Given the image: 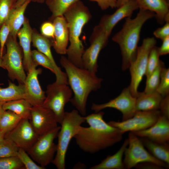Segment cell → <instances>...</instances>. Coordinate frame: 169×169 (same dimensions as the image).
Returning a JSON list of instances; mask_svg holds the SVG:
<instances>
[{
	"instance_id": "9c48e42d",
	"label": "cell",
	"mask_w": 169,
	"mask_h": 169,
	"mask_svg": "<svg viewBox=\"0 0 169 169\" xmlns=\"http://www.w3.org/2000/svg\"><path fill=\"white\" fill-rule=\"evenodd\" d=\"M60 126H57L48 132L39 136L34 145L26 151L35 161L45 169L52 163L57 149L54 142L57 137Z\"/></svg>"
},
{
	"instance_id": "9a60e30c",
	"label": "cell",
	"mask_w": 169,
	"mask_h": 169,
	"mask_svg": "<svg viewBox=\"0 0 169 169\" xmlns=\"http://www.w3.org/2000/svg\"><path fill=\"white\" fill-rule=\"evenodd\" d=\"M37 66L33 62L24 83V99L32 106L42 105L46 98L45 92L42 89L38 79V76L42 70L40 68L37 69Z\"/></svg>"
},
{
	"instance_id": "6da1fadb",
	"label": "cell",
	"mask_w": 169,
	"mask_h": 169,
	"mask_svg": "<svg viewBox=\"0 0 169 169\" xmlns=\"http://www.w3.org/2000/svg\"><path fill=\"white\" fill-rule=\"evenodd\" d=\"M104 113L95 112L84 117L88 127H80L74 138L79 148L86 152L94 153L120 142L124 133L106 123Z\"/></svg>"
},
{
	"instance_id": "ab89813d",
	"label": "cell",
	"mask_w": 169,
	"mask_h": 169,
	"mask_svg": "<svg viewBox=\"0 0 169 169\" xmlns=\"http://www.w3.org/2000/svg\"><path fill=\"white\" fill-rule=\"evenodd\" d=\"M40 31L41 34L48 38L54 39V28L52 23L46 22L43 23L41 26Z\"/></svg>"
},
{
	"instance_id": "7402d4cb",
	"label": "cell",
	"mask_w": 169,
	"mask_h": 169,
	"mask_svg": "<svg viewBox=\"0 0 169 169\" xmlns=\"http://www.w3.org/2000/svg\"><path fill=\"white\" fill-rule=\"evenodd\" d=\"M139 8L154 12L160 24L169 21V2L166 0H136Z\"/></svg>"
},
{
	"instance_id": "d6a6232c",
	"label": "cell",
	"mask_w": 169,
	"mask_h": 169,
	"mask_svg": "<svg viewBox=\"0 0 169 169\" xmlns=\"http://www.w3.org/2000/svg\"><path fill=\"white\" fill-rule=\"evenodd\" d=\"M160 55L158 47L156 46L151 49L148 58L145 75L148 77L157 68L161 61L159 59Z\"/></svg>"
},
{
	"instance_id": "d4e9b609",
	"label": "cell",
	"mask_w": 169,
	"mask_h": 169,
	"mask_svg": "<svg viewBox=\"0 0 169 169\" xmlns=\"http://www.w3.org/2000/svg\"><path fill=\"white\" fill-rule=\"evenodd\" d=\"M31 0H27L23 4L16 8H13L10 12L7 19L10 28L9 35L17 38V33L24 23L25 10Z\"/></svg>"
},
{
	"instance_id": "5bb4252c",
	"label": "cell",
	"mask_w": 169,
	"mask_h": 169,
	"mask_svg": "<svg viewBox=\"0 0 169 169\" xmlns=\"http://www.w3.org/2000/svg\"><path fill=\"white\" fill-rule=\"evenodd\" d=\"M39 137L29 120L24 119H22L12 130L6 133L4 138L12 141L19 148L26 151L34 145Z\"/></svg>"
},
{
	"instance_id": "5b68a950",
	"label": "cell",
	"mask_w": 169,
	"mask_h": 169,
	"mask_svg": "<svg viewBox=\"0 0 169 169\" xmlns=\"http://www.w3.org/2000/svg\"><path fill=\"white\" fill-rule=\"evenodd\" d=\"M86 122L77 110L65 112L57 136L56 155L52 162L58 169L65 168V157L70 141L76 134L81 125Z\"/></svg>"
},
{
	"instance_id": "c3c4849f",
	"label": "cell",
	"mask_w": 169,
	"mask_h": 169,
	"mask_svg": "<svg viewBox=\"0 0 169 169\" xmlns=\"http://www.w3.org/2000/svg\"><path fill=\"white\" fill-rule=\"evenodd\" d=\"M5 133L0 131V141L4 138Z\"/></svg>"
},
{
	"instance_id": "4316f807",
	"label": "cell",
	"mask_w": 169,
	"mask_h": 169,
	"mask_svg": "<svg viewBox=\"0 0 169 169\" xmlns=\"http://www.w3.org/2000/svg\"><path fill=\"white\" fill-rule=\"evenodd\" d=\"M8 82L7 87L3 88L0 86V107L8 101L24 99V84L17 85L10 80H8Z\"/></svg>"
},
{
	"instance_id": "ee69618b",
	"label": "cell",
	"mask_w": 169,
	"mask_h": 169,
	"mask_svg": "<svg viewBox=\"0 0 169 169\" xmlns=\"http://www.w3.org/2000/svg\"><path fill=\"white\" fill-rule=\"evenodd\" d=\"M140 169H162L164 167L151 162H144L137 164L135 166Z\"/></svg>"
},
{
	"instance_id": "3957f363",
	"label": "cell",
	"mask_w": 169,
	"mask_h": 169,
	"mask_svg": "<svg viewBox=\"0 0 169 169\" xmlns=\"http://www.w3.org/2000/svg\"><path fill=\"white\" fill-rule=\"evenodd\" d=\"M151 11L139 9L136 16L126 18L120 31L112 38V40L120 48L122 57V69H129L136 57L141 28L148 20L155 17Z\"/></svg>"
},
{
	"instance_id": "60d3db41",
	"label": "cell",
	"mask_w": 169,
	"mask_h": 169,
	"mask_svg": "<svg viewBox=\"0 0 169 169\" xmlns=\"http://www.w3.org/2000/svg\"><path fill=\"white\" fill-rule=\"evenodd\" d=\"M153 34L156 38L162 41L169 36V22H166L162 27L156 29L154 32Z\"/></svg>"
},
{
	"instance_id": "7dc6e473",
	"label": "cell",
	"mask_w": 169,
	"mask_h": 169,
	"mask_svg": "<svg viewBox=\"0 0 169 169\" xmlns=\"http://www.w3.org/2000/svg\"><path fill=\"white\" fill-rule=\"evenodd\" d=\"M131 0H117L116 8H117Z\"/></svg>"
},
{
	"instance_id": "b9f144b4",
	"label": "cell",
	"mask_w": 169,
	"mask_h": 169,
	"mask_svg": "<svg viewBox=\"0 0 169 169\" xmlns=\"http://www.w3.org/2000/svg\"><path fill=\"white\" fill-rule=\"evenodd\" d=\"M89 0L97 3L99 7L102 10H105L109 8H116L117 0Z\"/></svg>"
},
{
	"instance_id": "ba28073f",
	"label": "cell",
	"mask_w": 169,
	"mask_h": 169,
	"mask_svg": "<svg viewBox=\"0 0 169 169\" xmlns=\"http://www.w3.org/2000/svg\"><path fill=\"white\" fill-rule=\"evenodd\" d=\"M68 85L56 82L48 84L45 92L46 96L42 105L53 112L58 123L60 124L65 112V105L72 97V90Z\"/></svg>"
},
{
	"instance_id": "f1b7e54d",
	"label": "cell",
	"mask_w": 169,
	"mask_h": 169,
	"mask_svg": "<svg viewBox=\"0 0 169 169\" xmlns=\"http://www.w3.org/2000/svg\"><path fill=\"white\" fill-rule=\"evenodd\" d=\"M79 0H45L44 2L52 13L53 19L63 15L66 10Z\"/></svg>"
},
{
	"instance_id": "ac0fdd59",
	"label": "cell",
	"mask_w": 169,
	"mask_h": 169,
	"mask_svg": "<svg viewBox=\"0 0 169 169\" xmlns=\"http://www.w3.org/2000/svg\"><path fill=\"white\" fill-rule=\"evenodd\" d=\"M32 42L33 45L37 50L45 55L53 64L56 77L55 82L59 83L68 84L67 78L65 73L62 71L56 64L53 56L51 47L53 41L39 33L36 30L33 29Z\"/></svg>"
},
{
	"instance_id": "1f68e13d",
	"label": "cell",
	"mask_w": 169,
	"mask_h": 169,
	"mask_svg": "<svg viewBox=\"0 0 169 169\" xmlns=\"http://www.w3.org/2000/svg\"><path fill=\"white\" fill-rule=\"evenodd\" d=\"M18 149L13 141L4 138L0 141V158L17 156Z\"/></svg>"
},
{
	"instance_id": "4dcf8cb0",
	"label": "cell",
	"mask_w": 169,
	"mask_h": 169,
	"mask_svg": "<svg viewBox=\"0 0 169 169\" xmlns=\"http://www.w3.org/2000/svg\"><path fill=\"white\" fill-rule=\"evenodd\" d=\"M164 66L161 61L157 68L146 78V85L144 91L146 93H151L156 91L159 84L161 71Z\"/></svg>"
},
{
	"instance_id": "f546056e",
	"label": "cell",
	"mask_w": 169,
	"mask_h": 169,
	"mask_svg": "<svg viewBox=\"0 0 169 169\" xmlns=\"http://www.w3.org/2000/svg\"><path fill=\"white\" fill-rule=\"evenodd\" d=\"M9 110H5L0 118V131L5 133L13 129L22 119Z\"/></svg>"
},
{
	"instance_id": "83f0119b",
	"label": "cell",
	"mask_w": 169,
	"mask_h": 169,
	"mask_svg": "<svg viewBox=\"0 0 169 169\" xmlns=\"http://www.w3.org/2000/svg\"><path fill=\"white\" fill-rule=\"evenodd\" d=\"M32 107L30 103L23 98L8 101L2 106L4 110L11 111L22 119L29 120L31 118Z\"/></svg>"
},
{
	"instance_id": "11a10c76",
	"label": "cell",
	"mask_w": 169,
	"mask_h": 169,
	"mask_svg": "<svg viewBox=\"0 0 169 169\" xmlns=\"http://www.w3.org/2000/svg\"><path fill=\"white\" fill-rule=\"evenodd\" d=\"M167 2H169V0H166Z\"/></svg>"
},
{
	"instance_id": "8d00e7d4",
	"label": "cell",
	"mask_w": 169,
	"mask_h": 169,
	"mask_svg": "<svg viewBox=\"0 0 169 169\" xmlns=\"http://www.w3.org/2000/svg\"><path fill=\"white\" fill-rule=\"evenodd\" d=\"M17 156L24 165L26 169H44V168L36 164L27 151L19 148Z\"/></svg>"
},
{
	"instance_id": "f907efd6",
	"label": "cell",
	"mask_w": 169,
	"mask_h": 169,
	"mask_svg": "<svg viewBox=\"0 0 169 169\" xmlns=\"http://www.w3.org/2000/svg\"><path fill=\"white\" fill-rule=\"evenodd\" d=\"M4 110H5L2 107H0V118Z\"/></svg>"
},
{
	"instance_id": "7c38bea8",
	"label": "cell",
	"mask_w": 169,
	"mask_h": 169,
	"mask_svg": "<svg viewBox=\"0 0 169 169\" xmlns=\"http://www.w3.org/2000/svg\"><path fill=\"white\" fill-rule=\"evenodd\" d=\"M161 115L159 110L151 111H136L131 118L121 122L110 121L108 123L117 128L124 133L130 131H139L148 128L155 124Z\"/></svg>"
},
{
	"instance_id": "e0dca14e",
	"label": "cell",
	"mask_w": 169,
	"mask_h": 169,
	"mask_svg": "<svg viewBox=\"0 0 169 169\" xmlns=\"http://www.w3.org/2000/svg\"><path fill=\"white\" fill-rule=\"evenodd\" d=\"M138 8L136 0H131L117 8L112 14L103 16L99 25L109 37L114 28L119 22L125 18L131 17L134 11Z\"/></svg>"
},
{
	"instance_id": "ffe728a7",
	"label": "cell",
	"mask_w": 169,
	"mask_h": 169,
	"mask_svg": "<svg viewBox=\"0 0 169 169\" xmlns=\"http://www.w3.org/2000/svg\"><path fill=\"white\" fill-rule=\"evenodd\" d=\"M53 19L54 28V38L52 46L58 54H66L69 41V33L67 23L64 15L57 16Z\"/></svg>"
},
{
	"instance_id": "9f6ffc18",
	"label": "cell",
	"mask_w": 169,
	"mask_h": 169,
	"mask_svg": "<svg viewBox=\"0 0 169 169\" xmlns=\"http://www.w3.org/2000/svg\"><path fill=\"white\" fill-rule=\"evenodd\" d=\"M0 48H1V47H0Z\"/></svg>"
},
{
	"instance_id": "603a6c76",
	"label": "cell",
	"mask_w": 169,
	"mask_h": 169,
	"mask_svg": "<svg viewBox=\"0 0 169 169\" xmlns=\"http://www.w3.org/2000/svg\"><path fill=\"white\" fill-rule=\"evenodd\" d=\"M163 97L157 92L146 93L139 92L136 97V111H147L159 110Z\"/></svg>"
},
{
	"instance_id": "836d02e7",
	"label": "cell",
	"mask_w": 169,
	"mask_h": 169,
	"mask_svg": "<svg viewBox=\"0 0 169 169\" xmlns=\"http://www.w3.org/2000/svg\"><path fill=\"white\" fill-rule=\"evenodd\" d=\"M31 56L33 62L37 66H42L55 74V70L51 61L44 54L38 50H33L31 51Z\"/></svg>"
},
{
	"instance_id": "f5cc1de1",
	"label": "cell",
	"mask_w": 169,
	"mask_h": 169,
	"mask_svg": "<svg viewBox=\"0 0 169 169\" xmlns=\"http://www.w3.org/2000/svg\"><path fill=\"white\" fill-rule=\"evenodd\" d=\"M13 2H14V3H15L16 2V0H13Z\"/></svg>"
},
{
	"instance_id": "db71d44e",
	"label": "cell",
	"mask_w": 169,
	"mask_h": 169,
	"mask_svg": "<svg viewBox=\"0 0 169 169\" xmlns=\"http://www.w3.org/2000/svg\"><path fill=\"white\" fill-rule=\"evenodd\" d=\"M3 84L0 83V85H3Z\"/></svg>"
},
{
	"instance_id": "f35d334b",
	"label": "cell",
	"mask_w": 169,
	"mask_h": 169,
	"mask_svg": "<svg viewBox=\"0 0 169 169\" xmlns=\"http://www.w3.org/2000/svg\"><path fill=\"white\" fill-rule=\"evenodd\" d=\"M10 32V28L8 21L7 20L0 28V52L2 56L4 54L5 45Z\"/></svg>"
},
{
	"instance_id": "52a82bcc",
	"label": "cell",
	"mask_w": 169,
	"mask_h": 169,
	"mask_svg": "<svg viewBox=\"0 0 169 169\" xmlns=\"http://www.w3.org/2000/svg\"><path fill=\"white\" fill-rule=\"evenodd\" d=\"M156 43L154 37L144 38L141 45L138 46L135 58L129 68L131 76L129 87L131 94L135 97L139 92V85L146 74L149 53Z\"/></svg>"
},
{
	"instance_id": "7a4b0ae2",
	"label": "cell",
	"mask_w": 169,
	"mask_h": 169,
	"mask_svg": "<svg viewBox=\"0 0 169 169\" xmlns=\"http://www.w3.org/2000/svg\"><path fill=\"white\" fill-rule=\"evenodd\" d=\"M60 63L65 70L68 84L74 94L69 102L81 115H84L88 96L100 88L103 79L85 69L76 66L64 56H61Z\"/></svg>"
},
{
	"instance_id": "30bf717a",
	"label": "cell",
	"mask_w": 169,
	"mask_h": 169,
	"mask_svg": "<svg viewBox=\"0 0 169 169\" xmlns=\"http://www.w3.org/2000/svg\"><path fill=\"white\" fill-rule=\"evenodd\" d=\"M128 147L125 151L123 162L125 169H130L137 164L144 162L154 163L164 168L169 165L157 159L145 149L139 137L132 132L128 135Z\"/></svg>"
},
{
	"instance_id": "681fc988",
	"label": "cell",
	"mask_w": 169,
	"mask_h": 169,
	"mask_svg": "<svg viewBox=\"0 0 169 169\" xmlns=\"http://www.w3.org/2000/svg\"><path fill=\"white\" fill-rule=\"evenodd\" d=\"M0 67L3 68V66L2 64V56L1 54L0 50Z\"/></svg>"
},
{
	"instance_id": "8992f818",
	"label": "cell",
	"mask_w": 169,
	"mask_h": 169,
	"mask_svg": "<svg viewBox=\"0 0 169 169\" xmlns=\"http://www.w3.org/2000/svg\"><path fill=\"white\" fill-rule=\"evenodd\" d=\"M6 52L2 56L3 69L8 72L12 81L16 80L18 84H24L26 75L23 63V54L17 40L10 35L5 45Z\"/></svg>"
},
{
	"instance_id": "74e56055",
	"label": "cell",
	"mask_w": 169,
	"mask_h": 169,
	"mask_svg": "<svg viewBox=\"0 0 169 169\" xmlns=\"http://www.w3.org/2000/svg\"><path fill=\"white\" fill-rule=\"evenodd\" d=\"M14 3L13 0H0V28L7 19Z\"/></svg>"
},
{
	"instance_id": "4fadbf2b",
	"label": "cell",
	"mask_w": 169,
	"mask_h": 169,
	"mask_svg": "<svg viewBox=\"0 0 169 169\" xmlns=\"http://www.w3.org/2000/svg\"><path fill=\"white\" fill-rule=\"evenodd\" d=\"M136 97L131 94L129 86L124 88L117 97L102 104L92 103L91 109L98 112L106 108H112L120 111L122 114V121L131 118L136 111Z\"/></svg>"
},
{
	"instance_id": "484cf974",
	"label": "cell",
	"mask_w": 169,
	"mask_h": 169,
	"mask_svg": "<svg viewBox=\"0 0 169 169\" xmlns=\"http://www.w3.org/2000/svg\"><path fill=\"white\" fill-rule=\"evenodd\" d=\"M144 146L151 154L157 159L169 164L168 143L161 144L151 140L146 137H139Z\"/></svg>"
},
{
	"instance_id": "8fae6325",
	"label": "cell",
	"mask_w": 169,
	"mask_h": 169,
	"mask_svg": "<svg viewBox=\"0 0 169 169\" xmlns=\"http://www.w3.org/2000/svg\"><path fill=\"white\" fill-rule=\"evenodd\" d=\"M109 37L98 24L93 29L90 38V45L82 56L83 68L96 74L97 72V60L101 50L107 45Z\"/></svg>"
},
{
	"instance_id": "bcb514c9",
	"label": "cell",
	"mask_w": 169,
	"mask_h": 169,
	"mask_svg": "<svg viewBox=\"0 0 169 169\" xmlns=\"http://www.w3.org/2000/svg\"><path fill=\"white\" fill-rule=\"evenodd\" d=\"M27 0H17L13 6V8H17L23 4ZM36 1L37 0H35Z\"/></svg>"
},
{
	"instance_id": "816d5d0a",
	"label": "cell",
	"mask_w": 169,
	"mask_h": 169,
	"mask_svg": "<svg viewBox=\"0 0 169 169\" xmlns=\"http://www.w3.org/2000/svg\"><path fill=\"white\" fill-rule=\"evenodd\" d=\"M45 0H37L36 1L39 3H43Z\"/></svg>"
},
{
	"instance_id": "2e32d148",
	"label": "cell",
	"mask_w": 169,
	"mask_h": 169,
	"mask_svg": "<svg viewBox=\"0 0 169 169\" xmlns=\"http://www.w3.org/2000/svg\"><path fill=\"white\" fill-rule=\"evenodd\" d=\"M29 120L39 136L58 126V122L53 112L42 105L32 106Z\"/></svg>"
},
{
	"instance_id": "7bdbcfd3",
	"label": "cell",
	"mask_w": 169,
	"mask_h": 169,
	"mask_svg": "<svg viewBox=\"0 0 169 169\" xmlns=\"http://www.w3.org/2000/svg\"><path fill=\"white\" fill-rule=\"evenodd\" d=\"M159 109L161 115L169 119V95L163 97Z\"/></svg>"
},
{
	"instance_id": "d590c367",
	"label": "cell",
	"mask_w": 169,
	"mask_h": 169,
	"mask_svg": "<svg viewBox=\"0 0 169 169\" xmlns=\"http://www.w3.org/2000/svg\"><path fill=\"white\" fill-rule=\"evenodd\" d=\"M25 167L17 156L0 158V169H24Z\"/></svg>"
},
{
	"instance_id": "44dd1931",
	"label": "cell",
	"mask_w": 169,
	"mask_h": 169,
	"mask_svg": "<svg viewBox=\"0 0 169 169\" xmlns=\"http://www.w3.org/2000/svg\"><path fill=\"white\" fill-rule=\"evenodd\" d=\"M33 29L28 20L25 18L24 23L17 33L20 46L22 50L23 63L25 71L29 70L33 63L32 56L31 44L32 42Z\"/></svg>"
},
{
	"instance_id": "d6986e66",
	"label": "cell",
	"mask_w": 169,
	"mask_h": 169,
	"mask_svg": "<svg viewBox=\"0 0 169 169\" xmlns=\"http://www.w3.org/2000/svg\"><path fill=\"white\" fill-rule=\"evenodd\" d=\"M132 132L139 137H146L158 143H169V119L160 115L156 123L150 127Z\"/></svg>"
},
{
	"instance_id": "e575fe53",
	"label": "cell",
	"mask_w": 169,
	"mask_h": 169,
	"mask_svg": "<svg viewBox=\"0 0 169 169\" xmlns=\"http://www.w3.org/2000/svg\"><path fill=\"white\" fill-rule=\"evenodd\" d=\"M156 92L163 97L169 95V69L164 66L162 68L159 84Z\"/></svg>"
},
{
	"instance_id": "cb8c5ba5",
	"label": "cell",
	"mask_w": 169,
	"mask_h": 169,
	"mask_svg": "<svg viewBox=\"0 0 169 169\" xmlns=\"http://www.w3.org/2000/svg\"><path fill=\"white\" fill-rule=\"evenodd\" d=\"M128 139H126L119 150L112 155L108 156L100 163L94 165L90 169H124L122 160L125 151L128 145Z\"/></svg>"
},
{
	"instance_id": "277c9868",
	"label": "cell",
	"mask_w": 169,
	"mask_h": 169,
	"mask_svg": "<svg viewBox=\"0 0 169 169\" xmlns=\"http://www.w3.org/2000/svg\"><path fill=\"white\" fill-rule=\"evenodd\" d=\"M66 20L70 45L67 48V59L76 66L83 68L82 56L84 47L80 37L84 26L91 17L90 11L83 2L79 0L71 5L63 15Z\"/></svg>"
},
{
	"instance_id": "f6af8a7d",
	"label": "cell",
	"mask_w": 169,
	"mask_h": 169,
	"mask_svg": "<svg viewBox=\"0 0 169 169\" xmlns=\"http://www.w3.org/2000/svg\"><path fill=\"white\" fill-rule=\"evenodd\" d=\"M160 56L165 55L169 53V36L162 40V44L160 47H158Z\"/></svg>"
}]
</instances>
